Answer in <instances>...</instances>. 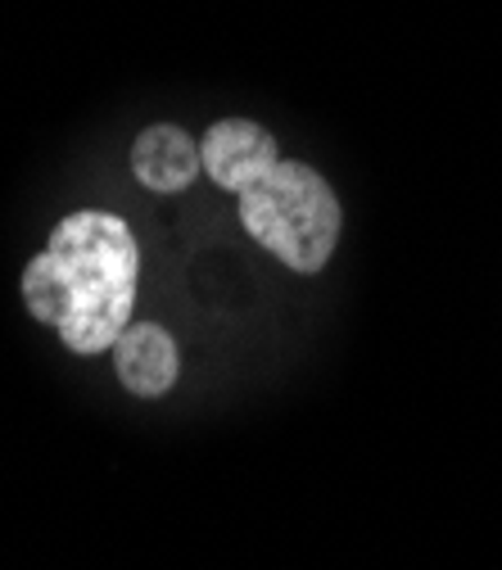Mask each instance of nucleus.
Returning <instances> with one entry per match:
<instances>
[{
	"instance_id": "7ed1b4c3",
	"label": "nucleus",
	"mask_w": 502,
	"mask_h": 570,
	"mask_svg": "<svg viewBox=\"0 0 502 570\" xmlns=\"http://www.w3.org/2000/svg\"><path fill=\"white\" fill-rule=\"evenodd\" d=\"M276 159H280L276 155V140L258 122H249V118H223V122H213L208 136L199 140L204 173L218 181V186L236 190V195L245 186H254Z\"/></svg>"
},
{
	"instance_id": "39448f33",
	"label": "nucleus",
	"mask_w": 502,
	"mask_h": 570,
	"mask_svg": "<svg viewBox=\"0 0 502 570\" xmlns=\"http://www.w3.org/2000/svg\"><path fill=\"white\" fill-rule=\"evenodd\" d=\"M199 146L173 122H155L136 136L131 146V173L140 177V186H150L159 195H177L199 177Z\"/></svg>"
},
{
	"instance_id": "20e7f679",
	"label": "nucleus",
	"mask_w": 502,
	"mask_h": 570,
	"mask_svg": "<svg viewBox=\"0 0 502 570\" xmlns=\"http://www.w3.org/2000/svg\"><path fill=\"white\" fill-rule=\"evenodd\" d=\"M114 367L118 381L140 394V399H159L177 385L181 358H177V344L164 326L155 322H127V331L114 340Z\"/></svg>"
},
{
	"instance_id": "f257e3e1",
	"label": "nucleus",
	"mask_w": 502,
	"mask_h": 570,
	"mask_svg": "<svg viewBox=\"0 0 502 570\" xmlns=\"http://www.w3.org/2000/svg\"><path fill=\"white\" fill-rule=\"evenodd\" d=\"M140 249L114 213H73L23 272V304L73 353H105L131 322Z\"/></svg>"
},
{
	"instance_id": "f03ea898",
	"label": "nucleus",
	"mask_w": 502,
	"mask_h": 570,
	"mask_svg": "<svg viewBox=\"0 0 502 570\" xmlns=\"http://www.w3.org/2000/svg\"><path fill=\"white\" fill-rule=\"evenodd\" d=\"M240 223L285 267L322 272L339 240V204L322 173L276 159L254 186L240 190Z\"/></svg>"
}]
</instances>
